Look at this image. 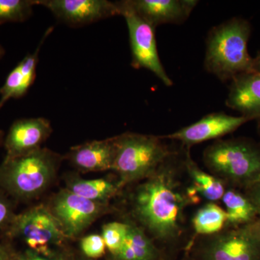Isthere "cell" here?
<instances>
[{
    "mask_svg": "<svg viewBox=\"0 0 260 260\" xmlns=\"http://www.w3.org/2000/svg\"><path fill=\"white\" fill-rule=\"evenodd\" d=\"M184 251L192 260H260V237L249 226L194 237Z\"/></svg>",
    "mask_w": 260,
    "mask_h": 260,
    "instance_id": "obj_6",
    "label": "cell"
},
{
    "mask_svg": "<svg viewBox=\"0 0 260 260\" xmlns=\"http://www.w3.org/2000/svg\"><path fill=\"white\" fill-rule=\"evenodd\" d=\"M161 136L126 133L116 136V155L112 171L122 189L150 177L175 150L162 142Z\"/></svg>",
    "mask_w": 260,
    "mask_h": 260,
    "instance_id": "obj_5",
    "label": "cell"
},
{
    "mask_svg": "<svg viewBox=\"0 0 260 260\" xmlns=\"http://www.w3.org/2000/svg\"><path fill=\"white\" fill-rule=\"evenodd\" d=\"M186 176L190 180L191 185L200 198L208 200V203H215L221 200L227 186L223 181L213 174L202 170L193 160L189 154V149L185 151L184 158Z\"/></svg>",
    "mask_w": 260,
    "mask_h": 260,
    "instance_id": "obj_18",
    "label": "cell"
},
{
    "mask_svg": "<svg viewBox=\"0 0 260 260\" xmlns=\"http://www.w3.org/2000/svg\"><path fill=\"white\" fill-rule=\"evenodd\" d=\"M184 153L180 157L175 151L168 157L136 186L131 199L133 222L168 254V250H175L182 244L186 208L201 200L191 184L183 180Z\"/></svg>",
    "mask_w": 260,
    "mask_h": 260,
    "instance_id": "obj_1",
    "label": "cell"
},
{
    "mask_svg": "<svg viewBox=\"0 0 260 260\" xmlns=\"http://www.w3.org/2000/svg\"><path fill=\"white\" fill-rule=\"evenodd\" d=\"M210 174L244 191L260 180V143L246 138L218 140L203 152Z\"/></svg>",
    "mask_w": 260,
    "mask_h": 260,
    "instance_id": "obj_3",
    "label": "cell"
},
{
    "mask_svg": "<svg viewBox=\"0 0 260 260\" xmlns=\"http://www.w3.org/2000/svg\"><path fill=\"white\" fill-rule=\"evenodd\" d=\"M67 185V189L75 194L106 204H108L109 200L119 194L121 189L118 182L114 183L105 179L87 180L80 178H71Z\"/></svg>",
    "mask_w": 260,
    "mask_h": 260,
    "instance_id": "obj_20",
    "label": "cell"
},
{
    "mask_svg": "<svg viewBox=\"0 0 260 260\" xmlns=\"http://www.w3.org/2000/svg\"><path fill=\"white\" fill-rule=\"evenodd\" d=\"M225 210L215 203H208L197 210L191 219L194 237L213 235L226 226Z\"/></svg>",
    "mask_w": 260,
    "mask_h": 260,
    "instance_id": "obj_21",
    "label": "cell"
},
{
    "mask_svg": "<svg viewBox=\"0 0 260 260\" xmlns=\"http://www.w3.org/2000/svg\"><path fill=\"white\" fill-rule=\"evenodd\" d=\"M52 30L51 28L48 29L39 43L37 50L32 54H27L7 77L4 85L0 88V109L10 99L23 96L34 83L39 51L43 43Z\"/></svg>",
    "mask_w": 260,
    "mask_h": 260,
    "instance_id": "obj_16",
    "label": "cell"
},
{
    "mask_svg": "<svg viewBox=\"0 0 260 260\" xmlns=\"http://www.w3.org/2000/svg\"><path fill=\"white\" fill-rule=\"evenodd\" d=\"M249 121L250 119L243 116H230L223 112L212 113L194 124L184 126L175 133L161 136V138L177 140L189 149L192 145L208 140L218 139L230 134Z\"/></svg>",
    "mask_w": 260,
    "mask_h": 260,
    "instance_id": "obj_11",
    "label": "cell"
},
{
    "mask_svg": "<svg viewBox=\"0 0 260 260\" xmlns=\"http://www.w3.org/2000/svg\"><path fill=\"white\" fill-rule=\"evenodd\" d=\"M80 250L85 257L96 260L105 255L107 247L102 235L90 234L80 240Z\"/></svg>",
    "mask_w": 260,
    "mask_h": 260,
    "instance_id": "obj_24",
    "label": "cell"
},
{
    "mask_svg": "<svg viewBox=\"0 0 260 260\" xmlns=\"http://www.w3.org/2000/svg\"><path fill=\"white\" fill-rule=\"evenodd\" d=\"M129 223L114 221L105 224L102 229V237L110 258H114L120 253L127 237Z\"/></svg>",
    "mask_w": 260,
    "mask_h": 260,
    "instance_id": "obj_23",
    "label": "cell"
},
{
    "mask_svg": "<svg viewBox=\"0 0 260 260\" xmlns=\"http://www.w3.org/2000/svg\"><path fill=\"white\" fill-rule=\"evenodd\" d=\"M58 20L70 26H82L121 15L117 3L107 0H38Z\"/></svg>",
    "mask_w": 260,
    "mask_h": 260,
    "instance_id": "obj_10",
    "label": "cell"
},
{
    "mask_svg": "<svg viewBox=\"0 0 260 260\" xmlns=\"http://www.w3.org/2000/svg\"><path fill=\"white\" fill-rule=\"evenodd\" d=\"M249 226L250 227L253 232L255 233L258 237H260V215L254 223L249 224Z\"/></svg>",
    "mask_w": 260,
    "mask_h": 260,
    "instance_id": "obj_30",
    "label": "cell"
},
{
    "mask_svg": "<svg viewBox=\"0 0 260 260\" xmlns=\"http://www.w3.org/2000/svg\"><path fill=\"white\" fill-rule=\"evenodd\" d=\"M140 18L154 28L161 24H180L198 5L195 0H128Z\"/></svg>",
    "mask_w": 260,
    "mask_h": 260,
    "instance_id": "obj_13",
    "label": "cell"
},
{
    "mask_svg": "<svg viewBox=\"0 0 260 260\" xmlns=\"http://www.w3.org/2000/svg\"><path fill=\"white\" fill-rule=\"evenodd\" d=\"M225 104L250 120L260 118V75H237L232 80Z\"/></svg>",
    "mask_w": 260,
    "mask_h": 260,
    "instance_id": "obj_15",
    "label": "cell"
},
{
    "mask_svg": "<svg viewBox=\"0 0 260 260\" xmlns=\"http://www.w3.org/2000/svg\"><path fill=\"white\" fill-rule=\"evenodd\" d=\"M221 201L227 215L225 229L245 226L254 223L259 217L255 206L242 190L227 187Z\"/></svg>",
    "mask_w": 260,
    "mask_h": 260,
    "instance_id": "obj_19",
    "label": "cell"
},
{
    "mask_svg": "<svg viewBox=\"0 0 260 260\" xmlns=\"http://www.w3.org/2000/svg\"><path fill=\"white\" fill-rule=\"evenodd\" d=\"M1 137H2V132L0 131V138H1Z\"/></svg>",
    "mask_w": 260,
    "mask_h": 260,
    "instance_id": "obj_35",
    "label": "cell"
},
{
    "mask_svg": "<svg viewBox=\"0 0 260 260\" xmlns=\"http://www.w3.org/2000/svg\"><path fill=\"white\" fill-rule=\"evenodd\" d=\"M5 49L3 47V46L0 44V59H2V58L5 55Z\"/></svg>",
    "mask_w": 260,
    "mask_h": 260,
    "instance_id": "obj_33",
    "label": "cell"
},
{
    "mask_svg": "<svg viewBox=\"0 0 260 260\" xmlns=\"http://www.w3.org/2000/svg\"><path fill=\"white\" fill-rule=\"evenodd\" d=\"M250 35V23L242 18H232L212 28L207 38V71L223 82L252 73L253 58L247 48Z\"/></svg>",
    "mask_w": 260,
    "mask_h": 260,
    "instance_id": "obj_2",
    "label": "cell"
},
{
    "mask_svg": "<svg viewBox=\"0 0 260 260\" xmlns=\"http://www.w3.org/2000/svg\"><path fill=\"white\" fill-rule=\"evenodd\" d=\"M252 73L260 75V51L255 58H253Z\"/></svg>",
    "mask_w": 260,
    "mask_h": 260,
    "instance_id": "obj_29",
    "label": "cell"
},
{
    "mask_svg": "<svg viewBox=\"0 0 260 260\" xmlns=\"http://www.w3.org/2000/svg\"><path fill=\"white\" fill-rule=\"evenodd\" d=\"M8 237L19 238L28 249L44 255H51L60 249L68 237L50 210L37 206L14 215L8 223Z\"/></svg>",
    "mask_w": 260,
    "mask_h": 260,
    "instance_id": "obj_7",
    "label": "cell"
},
{
    "mask_svg": "<svg viewBox=\"0 0 260 260\" xmlns=\"http://www.w3.org/2000/svg\"><path fill=\"white\" fill-rule=\"evenodd\" d=\"M60 157L47 148L5 158L0 165V186L18 200L42 194L55 177Z\"/></svg>",
    "mask_w": 260,
    "mask_h": 260,
    "instance_id": "obj_4",
    "label": "cell"
},
{
    "mask_svg": "<svg viewBox=\"0 0 260 260\" xmlns=\"http://www.w3.org/2000/svg\"><path fill=\"white\" fill-rule=\"evenodd\" d=\"M73 260H95V259H89V258L85 257V256H83V254H82L81 256H75L74 259Z\"/></svg>",
    "mask_w": 260,
    "mask_h": 260,
    "instance_id": "obj_32",
    "label": "cell"
},
{
    "mask_svg": "<svg viewBox=\"0 0 260 260\" xmlns=\"http://www.w3.org/2000/svg\"><path fill=\"white\" fill-rule=\"evenodd\" d=\"M75 255L73 253L65 250L59 249L51 255H44L36 251L27 249L22 252L13 253L11 260H73Z\"/></svg>",
    "mask_w": 260,
    "mask_h": 260,
    "instance_id": "obj_25",
    "label": "cell"
},
{
    "mask_svg": "<svg viewBox=\"0 0 260 260\" xmlns=\"http://www.w3.org/2000/svg\"><path fill=\"white\" fill-rule=\"evenodd\" d=\"M166 260H192L191 259L190 256H189V254H187V253L185 252L184 251V255L181 256L180 259H173L172 258H168Z\"/></svg>",
    "mask_w": 260,
    "mask_h": 260,
    "instance_id": "obj_31",
    "label": "cell"
},
{
    "mask_svg": "<svg viewBox=\"0 0 260 260\" xmlns=\"http://www.w3.org/2000/svg\"><path fill=\"white\" fill-rule=\"evenodd\" d=\"M257 130H258V134L259 135L260 138V118L259 119H257Z\"/></svg>",
    "mask_w": 260,
    "mask_h": 260,
    "instance_id": "obj_34",
    "label": "cell"
},
{
    "mask_svg": "<svg viewBox=\"0 0 260 260\" xmlns=\"http://www.w3.org/2000/svg\"><path fill=\"white\" fill-rule=\"evenodd\" d=\"M116 155V141L114 137L73 147L68 158L81 172H96L112 171Z\"/></svg>",
    "mask_w": 260,
    "mask_h": 260,
    "instance_id": "obj_14",
    "label": "cell"
},
{
    "mask_svg": "<svg viewBox=\"0 0 260 260\" xmlns=\"http://www.w3.org/2000/svg\"><path fill=\"white\" fill-rule=\"evenodd\" d=\"M14 215L10 202L3 195L0 194V227L8 225Z\"/></svg>",
    "mask_w": 260,
    "mask_h": 260,
    "instance_id": "obj_26",
    "label": "cell"
},
{
    "mask_svg": "<svg viewBox=\"0 0 260 260\" xmlns=\"http://www.w3.org/2000/svg\"><path fill=\"white\" fill-rule=\"evenodd\" d=\"M129 232L120 253L110 260H166L170 257L146 232L133 220H127Z\"/></svg>",
    "mask_w": 260,
    "mask_h": 260,
    "instance_id": "obj_17",
    "label": "cell"
},
{
    "mask_svg": "<svg viewBox=\"0 0 260 260\" xmlns=\"http://www.w3.org/2000/svg\"><path fill=\"white\" fill-rule=\"evenodd\" d=\"M49 210L68 239H74L108 211V204L85 199L65 189L54 197Z\"/></svg>",
    "mask_w": 260,
    "mask_h": 260,
    "instance_id": "obj_9",
    "label": "cell"
},
{
    "mask_svg": "<svg viewBox=\"0 0 260 260\" xmlns=\"http://www.w3.org/2000/svg\"><path fill=\"white\" fill-rule=\"evenodd\" d=\"M13 254L9 248L0 244V260H11Z\"/></svg>",
    "mask_w": 260,
    "mask_h": 260,
    "instance_id": "obj_28",
    "label": "cell"
},
{
    "mask_svg": "<svg viewBox=\"0 0 260 260\" xmlns=\"http://www.w3.org/2000/svg\"><path fill=\"white\" fill-rule=\"evenodd\" d=\"M257 210L260 215V180L243 191Z\"/></svg>",
    "mask_w": 260,
    "mask_h": 260,
    "instance_id": "obj_27",
    "label": "cell"
},
{
    "mask_svg": "<svg viewBox=\"0 0 260 260\" xmlns=\"http://www.w3.org/2000/svg\"><path fill=\"white\" fill-rule=\"evenodd\" d=\"M52 133L50 122L44 118L18 119L10 126L5 141L6 156L11 158L41 148Z\"/></svg>",
    "mask_w": 260,
    "mask_h": 260,
    "instance_id": "obj_12",
    "label": "cell"
},
{
    "mask_svg": "<svg viewBox=\"0 0 260 260\" xmlns=\"http://www.w3.org/2000/svg\"><path fill=\"white\" fill-rule=\"evenodd\" d=\"M121 15L125 18L129 30L132 51V66L150 70L167 86H172L173 82L166 73L157 49L154 28L135 13L128 0L116 2Z\"/></svg>",
    "mask_w": 260,
    "mask_h": 260,
    "instance_id": "obj_8",
    "label": "cell"
},
{
    "mask_svg": "<svg viewBox=\"0 0 260 260\" xmlns=\"http://www.w3.org/2000/svg\"><path fill=\"white\" fill-rule=\"evenodd\" d=\"M35 5L38 0H0V23L25 21Z\"/></svg>",
    "mask_w": 260,
    "mask_h": 260,
    "instance_id": "obj_22",
    "label": "cell"
}]
</instances>
